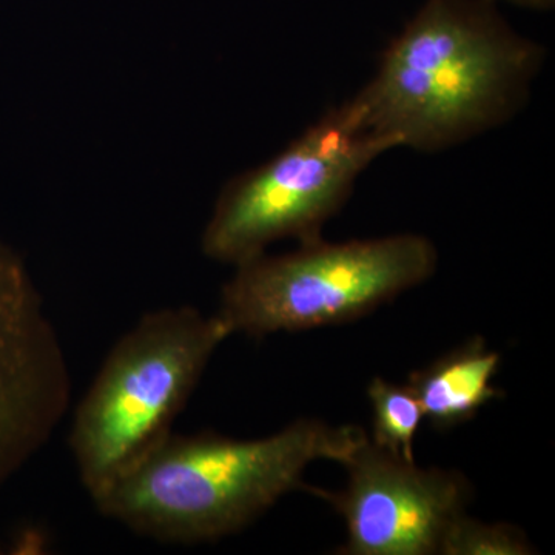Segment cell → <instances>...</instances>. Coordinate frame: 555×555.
I'll list each match as a JSON object with an SVG mask.
<instances>
[{
    "label": "cell",
    "mask_w": 555,
    "mask_h": 555,
    "mask_svg": "<svg viewBox=\"0 0 555 555\" xmlns=\"http://www.w3.org/2000/svg\"><path fill=\"white\" fill-rule=\"evenodd\" d=\"M358 426L301 418L273 436H170L98 499L102 516L160 542L199 543L241 531L305 488L317 460L345 465L367 438Z\"/></svg>",
    "instance_id": "2"
},
{
    "label": "cell",
    "mask_w": 555,
    "mask_h": 555,
    "mask_svg": "<svg viewBox=\"0 0 555 555\" xmlns=\"http://www.w3.org/2000/svg\"><path fill=\"white\" fill-rule=\"evenodd\" d=\"M528 537L517 526L481 524L466 513L449 525L438 554L443 555H528L534 554Z\"/></svg>",
    "instance_id": "10"
},
{
    "label": "cell",
    "mask_w": 555,
    "mask_h": 555,
    "mask_svg": "<svg viewBox=\"0 0 555 555\" xmlns=\"http://www.w3.org/2000/svg\"><path fill=\"white\" fill-rule=\"evenodd\" d=\"M543 61L491 0H426L353 100L398 149L443 152L513 119Z\"/></svg>",
    "instance_id": "1"
},
{
    "label": "cell",
    "mask_w": 555,
    "mask_h": 555,
    "mask_svg": "<svg viewBox=\"0 0 555 555\" xmlns=\"http://www.w3.org/2000/svg\"><path fill=\"white\" fill-rule=\"evenodd\" d=\"M433 241L415 233L299 244L236 266L217 315L229 328L264 337L349 323L420 286L436 273Z\"/></svg>",
    "instance_id": "5"
},
{
    "label": "cell",
    "mask_w": 555,
    "mask_h": 555,
    "mask_svg": "<svg viewBox=\"0 0 555 555\" xmlns=\"http://www.w3.org/2000/svg\"><path fill=\"white\" fill-rule=\"evenodd\" d=\"M372 406V443L383 451L415 462V438L425 420L422 404L408 386L375 377L367 387Z\"/></svg>",
    "instance_id": "9"
},
{
    "label": "cell",
    "mask_w": 555,
    "mask_h": 555,
    "mask_svg": "<svg viewBox=\"0 0 555 555\" xmlns=\"http://www.w3.org/2000/svg\"><path fill=\"white\" fill-rule=\"evenodd\" d=\"M69 396L56 328L24 262L0 243V488L49 443Z\"/></svg>",
    "instance_id": "7"
},
{
    "label": "cell",
    "mask_w": 555,
    "mask_h": 555,
    "mask_svg": "<svg viewBox=\"0 0 555 555\" xmlns=\"http://www.w3.org/2000/svg\"><path fill=\"white\" fill-rule=\"evenodd\" d=\"M217 313L182 306L147 313L119 339L80 401L69 447L98 499L164 438L222 341Z\"/></svg>",
    "instance_id": "3"
},
{
    "label": "cell",
    "mask_w": 555,
    "mask_h": 555,
    "mask_svg": "<svg viewBox=\"0 0 555 555\" xmlns=\"http://www.w3.org/2000/svg\"><path fill=\"white\" fill-rule=\"evenodd\" d=\"M343 466L349 476L343 491L308 486L345 518L347 537L338 554H438L473 492L463 474L423 469L375 447L369 437Z\"/></svg>",
    "instance_id": "6"
},
{
    "label": "cell",
    "mask_w": 555,
    "mask_h": 555,
    "mask_svg": "<svg viewBox=\"0 0 555 555\" xmlns=\"http://www.w3.org/2000/svg\"><path fill=\"white\" fill-rule=\"evenodd\" d=\"M496 3H507V5L517 7V9H525L531 11H551L554 10L555 0H491Z\"/></svg>",
    "instance_id": "11"
},
{
    "label": "cell",
    "mask_w": 555,
    "mask_h": 555,
    "mask_svg": "<svg viewBox=\"0 0 555 555\" xmlns=\"http://www.w3.org/2000/svg\"><path fill=\"white\" fill-rule=\"evenodd\" d=\"M396 149L353 98L332 107L275 158L222 189L204 230V255L236 268L276 241L321 238L361 173Z\"/></svg>",
    "instance_id": "4"
},
{
    "label": "cell",
    "mask_w": 555,
    "mask_h": 555,
    "mask_svg": "<svg viewBox=\"0 0 555 555\" xmlns=\"http://www.w3.org/2000/svg\"><path fill=\"white\" fill-rule=\"evenodd\" d=\"M502 357L485 339L474 338L434 363L412 372L408 387L422 404L423 414L437 430L469 422L481 408L503 392L492 385Z\"/></svg>",
    "instance_id": "8"
}]
</instances>
